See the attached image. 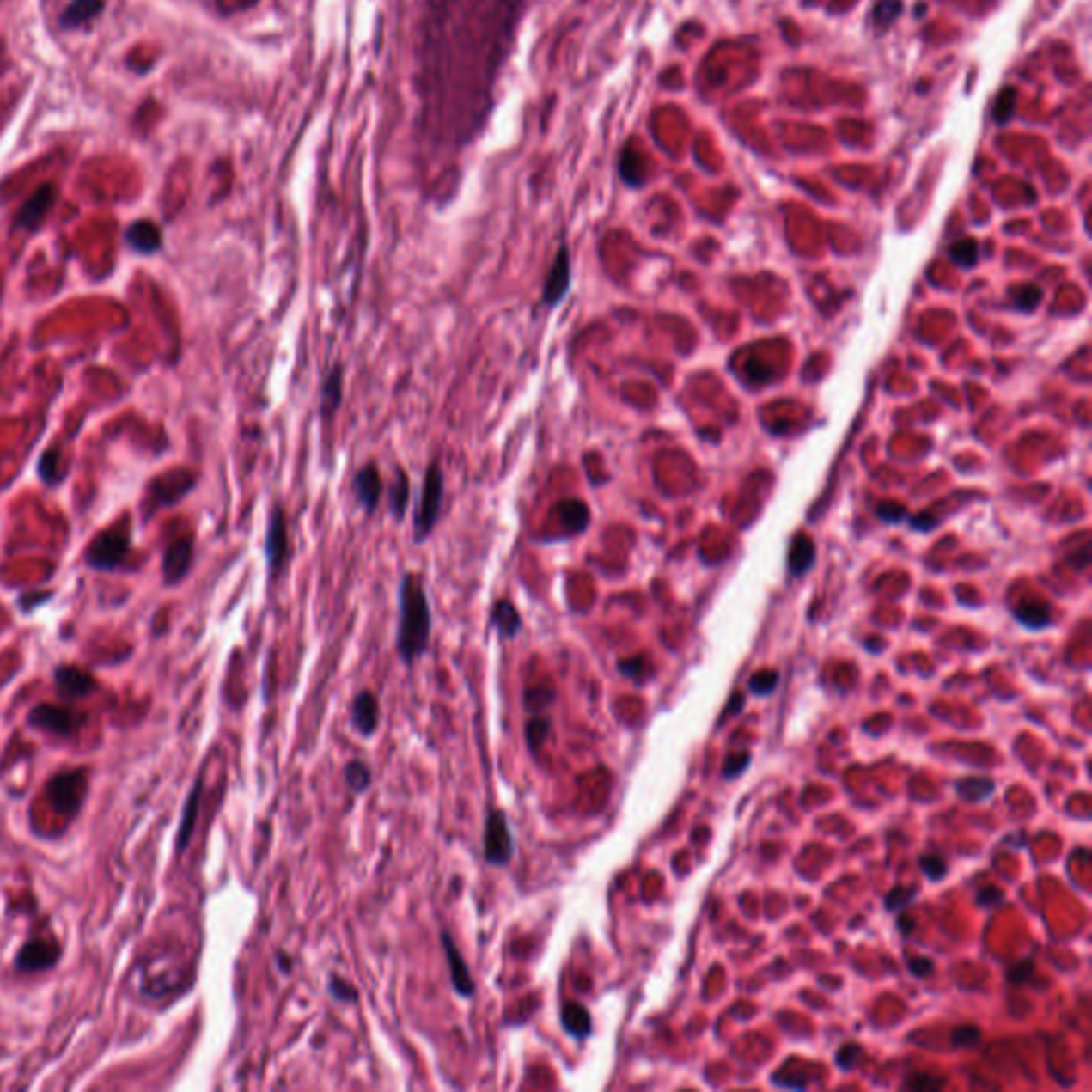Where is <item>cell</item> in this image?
Listing matches in <instances>:
<instances>
[{"label":"cell","instance_id":"29","mask_svg":"<svg viewBox=\"0 0 1092 1092\" xmlns=\"http://www.w3.org/2000/svg\"><path fill=\"white\" fill-rule=\"evenodd\" d=\"M344 779H346V785L351 788L355 794H363V791L369 790L371 785V771L365 762L361 760H352V762L346 764L344 768Z\"/></svg>","mask_w":1092,"mask_h":1092},{"label":"cell","instance_id":"20","mask_svg":"<svg viewBox=\"0 0 1092 1092\" xmlns=\"http://www.w3.org/2000/svg\"><path fill=\"white\" fill-rule=\"evenodd\" d=\"M489 625L495 627L502 638L512 640L519 636L521 630H523V617H521V613L516 610V607L510 602V600H497V602L491 607Z\"/></svg>","mask_w":1092,"mask_h":1092},{"label":"cell","instance_id":"28","mask_svg":"<svg viewBox=\"0 0 1092 1092\" xmlns=\"http://www.w3.org/2000/svg\"><path fill=\"white\" fill-rule=\"evenodd\" d=\"M1016 617H1018L1020 623L1031 627V630H1041V627L1050 625V608H1047L1046 604H1039V602L1022 604V607L1016 610Z\"/></svg>","mask_w":1092,"mask_h":1092},{"label":"cell","instance_id":"8","mask_svg":"<svg viewBox=\"0 0 1092 1092\" xmlns=\"http://www.w3.org/2000/svg\"><path fill=\"white\" fill-rule=\"evenodd\" d=\"M28 723L33 728L43 729V732L56 734V736H73L86 723V715L75 713V711L64 709V706L39 705L30 711Z\"/></svg>","mask_w":1092,"mask_h":1092},{"label":"cell","instance_id":"26","mask_svg":"<svg viewBox=\"0 0 1092 1092\" xmlns=\"http://www.w3.org/2000/svg\"><path fill=\"white\" fill-rule=\"evenodd\" d=\"M37 470H39V479H41L43 483L52 485V486L58 485L60 480L64 479V474H66V470L62 467L60 450L58 448H47L46 453L41 454V459H39Z\"/></svg>","mask_w":1092,"mask_h":1092},{"label":"cell","instance_id":"44","mask_svg":"<svg viewBox=\"0 0 1092 1092\" xmlns=\"http://www.w3.org/2000/svg\"><path fill=\"white\" fill-rule=\"evenodd\" d=\"M909 971L911 975L915 977H928L932 971H935V962L926 956L913 958V961H909Z\"/></svg>","mask_w":1092,"mask_h":1092},{"label":"cell","instance_id":"31","mask_svg":"<svg viewBox=\"0 0 1092 1092\" xmlns=\"http://www.w3.org/2000/svg\"><path fill=\"white\" fill-rule=\"evenodd\" d=\"M326 988H329L331 997L339 1003H357V998H359V992H357L355 985L339 975H331L329 981H326Z\"/></svg>","mask_w":1092,"mask_h":1092},{"label":"cell","instance_id":"33","mask_svg":"<svg viewBox=\"0 0 1092 1092\" xmlns=\"http://www.w3.org/2000/svg\"><path fill=\"white\" fill-rule=\"evenodd\" d=\"M777 683H779V674L775 670H762L751 676L749 689L755 696H768V693L775 692Z\"/></svg>","mask_w":1092,"mask_h":1092},{"label":"cell","instance_id":"1","mask_svg":"<svg viewBox=\"0 0 1092 1092\" xmlns=\"http://www.w3.org/2000/svg\"><path fill=\"white\" fill-rule=\"evenodd\" d=\"M433 617L421 577L406 572L400 581V623H397L395 647L401 662L412 666L427 653L431 643Z\"/></svg>","mask_w":1092,"mask_h":1092},{"label":"cell","instance_id":"11","mask_svg":"<svg viewBox=\"0 0 1092 1092\" xmlns=\"http://www.w3.org/2000/svg\"><path fill=\"white\" fill-rule=\"evenodd\" d=\"M194 561V540L190 536L180 538L165 548L162 555V578L165 585H178L190 572Z\"/></svg>","mask_w":1092,"mask_h":1092},{"label":"cell","instance_id":"16","mask_svg":"<svg viewBox=\"0 0 1092 1092\" xmlns=\"http://www.w3.org/2000/svg\"><path fill=\"white\" fill-rule=\"evenodd\" d=\"M344 401V369L342 365L329 367L318 391V414L322 421H331L339 412Z\"/></svg>","mask_w":1092,"mask_h":1092},{"label":"cell","instance_id":"3","mask_svg":"<svg viewBox=\"0 0 1092 1092\" xmlns=\"http://www.w3.org/2000/svg\"><path fill=\"white\" fill-rule=\"evenodd\" d=\"M128 551H131V525L128 519H122L92 538L83 551V561L96 572H113L126 559Z\"/></svg>","mask_w":1092,"mask_h":1092},{"label":"cell","instance_id":"22","mask_svg":"<svg viewBox=\"0 0 1092 1092\" xmlns=\"http://www.w3.org/2000/svg\"><path fill=\"white\" fill-rule=\"evenodd\" d=\"M561 1027L564 1031L574 1037L577 1041H585L591 1034V1014L581 1005V1003L568 1001L561 1007Z\"/></svg>","mask_w":1092,"mask_h":1092},{"label":"cell","instance_id":"14","mask_svg":"<svg viewBox=\"0 0 1092 1092\" xmlns=\"http://www.w3.org/2000/svg\"><path fill=\"white\" fill-rule=\"evenodd\" d=\"M192 486L194 476L188 470H174L154 480L149 485V493H152L154 503H158V506H174L186 493L192 491Z\"/></svg>","mask_w":1092,"mask_h":1092},{"label":"cell","instance_id":"30","mask_svg":"<svg viewBox=\"0 0 1092 1092\" xmlns=\"http://www.w3.org/2000/svg\"><path fill=\"white\" fill-rule=\"evenodd\" d=\"M551 728H552L551 719L534 717L532 722L528 723V728H525V738H528L529 749H534V751L540 749V747L545 745L548 734H551Z\"/></svg>","mask_w":1092,"mask_h":1092},{"label":"cell","instance_id":"32","mask_svg":"<svg viewBox=\"0 0 1092 1092\" xmlns=\"http://www.w3.org/2000/svg\"><path fill=\"white\" fill-rule=\"evenodd\" d=\"M977 254H979V247H977L975 240H961L949 247V256H952L961 267H971V265H975Z\"/></svg>","mask_w":1092,"mask_h":1092},{"label":"cell","instance_id":"38","mask_svg":"<svg viewBox=\"0 0 1092 1092\" xmlns=\"http://www.w3.org/2000/svg\"><path fill=\"white\" fill-rule=\"evenodd\" d=\"M751 762V755L749 753H734L729 755L723 764V777L726 779H732V777H738L742 771L747 768V764Z\"/></svg>","mask_w":1092,"mask_h":1092},{"label":"cell","instance_id":"15","mask_svg":"<svg viewBox=\"0 0 1092 1092\" xmlns=\"http://www.w3.org/2000/svg\"><path fill=\"white\" fill-rule=\"evenodd\" d=\"M54 683L58 689V696L64 700H79L88 698L92 692L99 689V683L92 679L88 672L79 670L75 666H60L54 670Z\"/></svg>","mask_w":1092,"mask_h":1092},{"label":"cell","instance_id":"36","mask_svg":"<svg viewBox=\"0 0 1092 1092\" xmlns=\"http://www.w3.org/2000/svg\"><path fill=\"white\" fill-rule=\"evenodd\" d=\"M1014 302H1016V305H1018L1020 309H1034L1039 305V302H1041V290H1039L1037 286H1031V284L1024 286V289L1016 290Z\"/></svg>","mask_w":1092,"mask_h":1092},{"label":"cell","instance_id":"35","mask_svg":"<svg viewBox=\"0 0 1092 1092\" xmlns=\"http://www.w3.org/2000/svg\"><path fill=\"white\" fill-rule=\"evenodd\" d=\"M918 896V890L915 888H894L890 894L886 896V909L888 911H900L905 909L911 900H915Z\"/></svg>","mask_w":1092,"mask_h":1092},{"label":"cell","instance_id":"37","mask_svg":"<svg viewBox=\"0 0 1092 1092\" xmlns=\"http://www.w3.org/2000/svg\"><path fill=\"white\" fill-rule=\"evenodd\" d=\"M979 1041V1031L971 1024H965V1027H958L956 1031H952V1043L956 1047H971Z\"/></svg>","mask_w":1092,"mask_h":1092},{"label":"cell","instance_id":"41","mask_svg":"<svg viewBox=\"0 0 1092 1092\" xmlns=\"http://www.w3.org/2000/svg\"><path fill=\"white\" fill-rule=\"evenodd\" d=\"M860 1054H862V1050L857 1046L841 1047V1050L837 1052V1065L843 1069V1071H847V1069H851L853 1063H856V1056H860Z\"/></svg>","mask_w":1092,"mask_h":1092},{"label":"cell","instance_id":"7","mask_svg":"<svg viewBox=\"0 0 1092 1092\" xmlns=\"http://www.w3.org/2000/svg\"><path fill=\"white\" fill-rule=\"evenodd\" d=\"M572 290V260H570V250L565 246H559L555 259H552L551 269H548L545 284H542L540 303L545 309H555L565 302V297Z\"/></svg>","mask_w":1092,"mask_h":1092},{"label":"cell","instance_id":"4","mask_svg":"<svg viewBox=\"0 0 1092 1092\" xmlns=\"http://www.w3.org/2000/svg\"><path fill=\"white\" fill-rule=\"evenodd\" d=\"M290 534H289V516H286L284 503L276 502L269 510L267 532H265V561H267V572L271 581L280 578L286 572L290 564Z\"/></svg>","mask_w":1092,"mask_h":1092},{"label":"cell","instance_id":"17","mask_svg":"<svg viewBox=\"0 0 1092 1092\" xmlns=\"http://www.w3.org/2000/svg\"><path fill=\"white\" fill-rule=\"evenodd\" d=\"M351 723L361 736H371L375 732L380 723V702L374 692L365 689L357 693L351 706Z\"/></svg>","mask_w":1092,"mask_h":1092},{"label":"cell","instance_id":"25","mask_svg":"<svg viewBox=\"0 0 1092 1092\" xmlns=\"http://www.w3.org/2000/svg\"><path fill=\"white\" fill-rule=\"evenodd\" d=\"M815 561V548L807 536H798L790 548V572L804 574Z\"/></svg>","mask_w":1092,"mask_h":1092},{"label":"cell","instance_id":"10","mask_svg":"<svg viewBox=\"0 0 1092 1092\" xmlns=\"http://www.w3.org/2000/svg\"><path fill=\"white\" fill-rule=\"evenodd\" d=\"M60 948L52 939H33L17 952L15 969L21 973L47 971L58 962Z\"/></svg>","mask_w":1092,"mask_h":1092},{"label":"cell","instance_id":"43","mask_svg":"<svg viewBox=\"0 0 1092 1092\" xmlns=\"http://www.w3.org/2000/svg\"><path fill=\"white\" fill-rule=\"evenodd\" d=\"M643 670H644V660H643V657H634V660L619 662V672H621V674H625V676H630V679L638 680L640 679V672H643Z\"/></svg>","mask_w":1092,"mask_h":1092},{"label":"cell","instance_id":"19","mask_svg":"<svg viewBox=\"0 0 1092 1092\" xmlns=\"http://www.w3.org/2000/svg\"><path fill=\"white\" fill-rule=\"evenodd\" d=\"M382 497L387 499L388 515L395 521H404L410 506V479L404 467H397L391 483H388V486H384Z\"/></svg>","mask_w":1092,"mask_h":1092},{"label":"cell","instance_id":"34","mask_svg":"<svg viewBox=\"0 0 1092 1092\" xmlns=\"http://www.w3.org/2000/svg\"><path fill=\"white\" fill-rule=\"evenodd\" d=\"M919 866H922L924 875H926L930 882H941V879H945V875H948V862H945V857L939 856V853L922 856L919 857Z\"/></svg>","mask_w":1092,"mask_h":1092},{"label":"cell","instance_id":"40","mask_svg":"<svg viewBox=\"0 0 1092 1092\" xmlns=\"http://www.w3.org/2000/svg\"><path fill=\"white\" fill-rule=\"evenodd\" d=\"M941 1086H943V1080L935 1076H922V1073H918V1076H913V1080L907 1082V1089L913 1090H935Z\"/></svg>","mask_w":1092,"mask_h":1092},{"label":"cell","instance_id":"46","mask_svg":"<svg viewBox=\"0 0 1092 1092\" xmlns=\"http://www.w3.org/2000/svg\"><path fill=\"white\" fill-rule=\"evenodd\" d=\"M911 928H913V918H909V915H900V918H899V930L903 932L905 936H909L911 935Z\"/></svg>","mask_w":1092,"mask_h":1092},{"label":"cell","instance_id":"5","mask_svg":"<svg viewBox=\"0 0 1092 1092\" xmlns=\"http://www.w3.org/2000/svg\"><path fill=\"white\" fill-rule=\"evenodd\" d=\"M483 856L485 862L491 866L510 864L515 856V839H512L510 824L502 808H489L485 820V839H483Z\"/></svg>","mask_w":1092,"mask_h":1092},{"label":"cell","instance_id":"2","mask_svg":"<svg viewBox=\"0 0 1092 1092\" xmlns=\"http://www.w3.org/2000/svg\"><path fill=\"white\" fill-rule=\"evenodd\" d=\"M442 508H444V472H442L440 459H431L427 466L425 476H423L421 491H418V503L414 510V542L423 545L429 540L433 529L440 523Z\"/></svg>","mask_w":1092,"mask_h":1092},{"label":"cell","instance_id":"6","mask_svg":"<svg viewBox=\"0 0 1092 1092\" xmlns=\"http://www.w3.org/2000/svg\"><path fill=\"white\" fill-rule=\"evenodd\" d=\"M88 794V777L83 768L62 772L47 784V800L60 815L73 817L82 808Z\"/></svg>","mask_w":1092,"mask_h":1092},{"label":"cell","instance_id":"13","mask_svg":"<svg viewBox=\"0 0 1092 1092\" xmlns=\"http://www.w3.org/2000/svg\"><path fill=\"white\" fill-rule=\"evenodd\" d=\"M56 201V186L54 184H43L41 188L34 190L33 197L21 205V210L17 211L15 216V227L17 229H24V231H34V229L41 227V223L46 220L47 211L52 210Z\"/></svg>","mask_w":1092,"mask_h":1092},{"label":"cell","instance_id":"42","mask_svg":"<svg viewBox=\"0 0 1092 1092\" xmlns=\"http://www.w3.org/2000/svg\"><path fill=\"white\" fill-rule=\"evenodd\" d=\"M877 515L882 516L883 521H890V523H899V521L903 519V516L907 515V512H905V508L899 506V503H888L886 502V503H882V506L877 508Z\"/></svg>","mask_w":1092,"mask_h":1092},{"label":"cell","instance_id":"27","mask_svg":"<svg viewBox=\"0 0 1092 1092\" xmlns=\"http://www.w3.org/2000/svg\"><path fill=\"white\" fill-rule=\"evenodd\" d=\"M956 791L962 800L981 802V800H985L994 791V781L985 779V777H969V779L958 781Z\"/></svg>","mask_w":1092,"mask_h":1092},{"label":"cell","instance_id":"12","mask_svg":"<svg viewBox=\"0 0 1092 1092\" xmlns=\"http://www.w3.org/2000/svg\"><path fill=\"white\" fill-rule=\"evenodd\" d=\"M442 948H444L446 962H448L450 981H453L454 992L463 998H474L476 981L474 977H472L466 958H463V954L459 952L457 943H454L453 936H450L448 932H442Z\"/></svg>","mask_w":1092,"mask_h":1092},{"label":"cell","instance_id":"45","mask_svg":"<svg viewBox=\"0 0 1092 1092\" xmlns=\"http://www.w3.org/2000/svg\"><path fill=\"white\" fill-rule=\"evenodd\" d=\"M1031 973H1033V962L1031 961L1020 962V965L1011 967L1010 973H1007V979H1010L1011 984H1022L1024 979H1028V977H1031Z\"/></svg>","mask_w":1092,"mask_h":1092},{"label":"cell","instance_id":"23","mask_svg":"<svg viewBox=\"0 0 1092 1092\" xmlns=\"http://www.w3.org/2000/svg\"><path fill=\"white\" fill-rule=\"evenodd\" d=\"M101 9H103V0H70L64 11L60 13V24L70 30L79 28L92 17L99 15Z\"/></svg>","mask_w":1092,"mask_h":1092},{"label":"cell","instance_id":"21","mask_svg":"<svg viewBox=\"0 0 1092 1092\" xmlns=\"http://www.w3.org/2000/svg\"><path fill=\"white\" fill-rule=\"evenodd\" d=\"M552 512H555V516L559 519V523L564 525L570 536H578V534H583L589 528L591 512L587 508V503L581 502V499H561V502L555 503Z\"/></svg>","mask_w":1092,"mask_h":1092},{"label":"cell","instance_id":"24","mask_svg":"<svg viewBox=\"0 0 1092 1092\" xmlns=\"http://www.w3.org/2000/svg\"><path fill=\"white\" fill-rule=\"evenodd\" d=\"M198 798H201V779H198L197 784H194V788H192V791H190L188 800H186L184 815H182V826H180L178 843H175V850H178V851H184V847L188 845V841H190V834H192L194 821H197Z\"/></svg>","mask_w":1092,"mask_h":1092},{"label":"cell","instance_id":"39","mask_svg":"<svg viewBox=\"0 0 1092 1092\" xmlns=\"http://www.w3.org/2000/svg\"><path fill=\"white\" fill-rule=\"evenodd\" d=\"M975 900L979 907H998L1003 903V892L994 886H985L977 892Z\"/></svg>","mask_w":1092,"mask_h":1092},{"label":"cell","instance_id":"47","mask_svg":"<svg viewBox=\"0 0 1092 1092\" xmlns=\"http://www.w3.org/2000/svg\"><path fill=\"white\" fill-rule=\"evenodd\" d=\"M276 961H278V967H280L282 973H286V975H289L290 969H293V962L289 961V956H286V954H278Z\"/></svg>","mask_w":1092,"mask_h":1092},{"label":"cell","instance_id":"18","mask_svg":"<svg viewBox=\"0 0 1092 1092\" xmlns=\"http://www.w3.org/2000/svg\"><path fill=\"white\" fill-rule=\"evenodd\" d=\"M124 240H126L131 250H135L137 254H154V252L161 250L162 233L158 229V224H154L152 220H137V223H132L126 229Z\"/></svg>","mask_w":1092,"mask_h":1092},{"label":"cell","instance_id":"9","mask_svg":"<svg viewBox=\"0 0 1092 1092\" xmlns=\"http://www.w3.org/2000/svg\"><path fill=\"white\" fill-rule=\"evenodd\" d=\"M351 495L355 499L357 506L365 512L367 516L374 515L375 510L380 508L382 503V495H384V483H382V474H380V467L375 461H367L365 466H361L359 470L355 472L351 480Z\"/></svg>","mask_w":1092,"mask_h":1092}]
</instances>
